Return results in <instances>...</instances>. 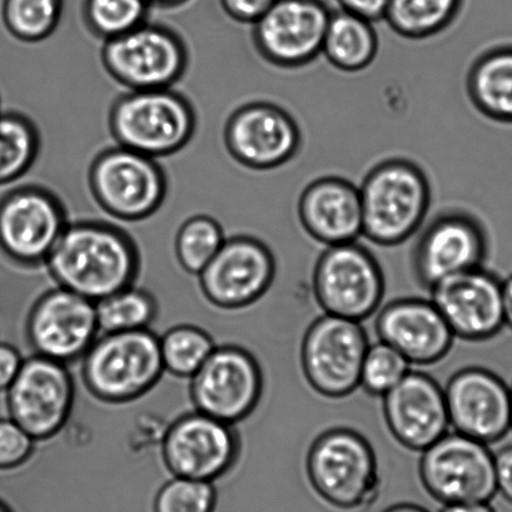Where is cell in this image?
<instances>
[{
	"instance_id": "6da1fadb",
	"label": "cell",
	"mask_w": 512,
	"mask_h": 512,
	"mask_svg": "<svg viewBox=\"0 0 512 512\" xmlns=\"http://www.w3.org/2000/svg\"><path fill=\"white\" fill-rule=\"evenodd\" d=\"M44 266L58 287L96 303L134 285L141 253L123 228L82 220L68 223Z\"/></svg>"
},
{
	"instance_id": "7a4b0ae2",
	"label": "cell",
	"mask_w": 512,
	"mask_h": 512,
	"mask_svg": "<svg viewBox=\"0 0 512 512\" xmlns=\"http://www.w3.org/2000/svg\"><path fill=\"white\" fill-rule=\"evenodd\" d=\"M360 190L362 236L382 247L409 241L429 213L432 191L424 169L406 158H389L366 173Z\"/></svg>"
},
{
	"instance_id": "3957f363",
	"label": "cell",
	"mask_w": 512,
	"mask_h": 512,
	"mask_svg": "<svg viewBox=\"0 0 512 512\" xmlns=\"http://www.w3.org/2000/svg\"><path fill=\"white\" fill-rule=\"evenodd\" d=\"M315 494L338 511L360 512L379 499V461L371 442L359 431L335 427L316 437L306 460Z\"/></svg>"
},
{
	"instance_id": "277c9868",
	"label": "cell",
	"mask_w": 512,
	"mask_h": 512,
	"mask_svg": "<svg viewBox=\"0 0 512 512\" xmlns=\"http://www.w3.org/2000/svg\"><path fill=\"white\" fill-rule=\"evenodd\" d=\"M108 126L117 146L159 159L190 144L197 113L190 99L173 88L128 91L114 99Z\"/></svg>"
},
{
	"instance_id": "5b68a950",
	"label": "cell",
	"mask_w": 512,
	"mask_h": 512,
	"mask_svg": "<svg viewBox=\"0 0 512 512\" xmlns=\"http://www.w3.org/2000/svg\"><path fill=\"white\" fill-rule=\"evenodd\" d=\"M89 394L106 404L142 399L164 375L159 336L149 330L99 333L81 360Z\"/></svg>"
},
{
	"instance_id": "8992f818",
	"label": "cell",
	"mask_w": 512,
	"mask_h": 512,
	"mask_svg": "<svg viewBox=\"0 0 512 512\" xmlns=\"http://www.w3.org/2000/svg\"><path fill=\"white\" fill-rule=\"evenodd\" d=\"M154 159L121 146L103 149L88 171L93 200L108 216L141 222L156 215L166 201V172Z\"/></svg>"
},
{
	"instance_id": "52a82bcc",
	"label": "cell",
	"mask_w": 512,
	"mask_h": 512,
	"mask_svg": "<svg viewBox=\"0 0 512 512\" xmlns=\"http://www.w3.org/2000/svg\"><path fill=\"white\" fill-rule=\"evenodd\" d=\"M101 62L108 76L128 91L173 88L190 66L185 39L161 23H143L103 42Z\"/></svg>"
},
{
	"instance_id": "ba28073f",
	"label": "cell",
	"mask_w": 512,
	"mask_h": 512,
	"mask_svg": "<svg viewBox=\"0 0 512 512\" xmlns=\"http://www.w3.org/2000/svg\"><path fill=\"white\" fill-rule=\"evenodd\" d=\"M312 290L327 315L364 322L380 310L384 272L369 248L357 241L328 246L313 270Z\"/></svg>"
},
{
	"instance_id": "9c48e42d",
	"label": "cell",
	"mask_w": 512,
	"mask_h": 512,
	"mask_svg": "<svg viewBox=\"0 0 512 512\" xmlns=\"http://www.w3.org/2000/svg\"><path fill=\"white\" fill-rule=\"evenodd\" d=\"M68 223L56 192L36 183L13 188L0 198V253L16 267L46 265Z\"/></svg>"
},
{
	"instance_id": "30bf717a",
	"label": "cell",
	"mask_w": 512,
	"mask_h": 512,
	"mask_svg": "<svg viewBox=\"0 0 512 512\" xmlns=\"http://www.w3.org/2000/svg\"><path fill=\"white\" fill-rule=\"evenodd\" d=\"M421 454V485L442 506L491 502L497 495L495 454L484 442L449 431Z\"/></svg>"
},
{
	"instance_id": "8fae6325",
	"label": "cell",
	"mask_w": 512,
	"mask_h": 512,
	"mask_svg": "<svg viewBox=\"0 0 512 512\" xmlns=\"http://www.w3.org/2000/svg\"><path fill=\"white\" fill-rule=\"evenodd\" d=\"M369 337L361 322L325 315L307 328L301 345L303 375L326 399H344L360 387Z\"/></svg>"
},
{
	"instance_id": "7c38bea8",
	"label": "cell",
	"mask_w": 512,
	"mask_h": 512,
	"mask_svg": "<svg viewBox=\"0 0 512 512\" xmlns=\"http://www.w3.org/2000/svg\"><path fill=\"white\" fill-rule=\"evenodd\" d=\"M76 402V384L68 366L32 355L24 357L6 392L8 416L37 442L56 437L68 424Z\"/></svg>"
},
{
	"instance_id": "4fadbf2b",
	"label": "cell",
	"mask_w": 512,
	"mask_h": 512,
	"mask_svg": "<svg viewBox=\"0 0 512 512\" xmlns=\"http://www.w3.org/2000/svg\"><path fill=\"white\" fill-rule=\"evenodd\" d=\"M263 374L250 351L236 345L216 346L190 379L193 410L235 426L260 404Z\"/></svg>"
},
{
	"instance_id": "5bb4252c",
	"label": "cell",
	"mask_w": 512,
	"mask_h": 512,
	"mask_svg": "<svg viewBox=\"0 0 512 512\" xmlns=\"http://www.w3.org/2000/svg\"><path fill=\"white\" fill-rule=\"evenodd\" d=\"M240 454L235 427L196 410L171 422L161 439L164 467L185 479L215 482L233 469Z\"/></svg>"
},
{
	"instance_id": "9a60e30c",
	"label": "cell",
	"mask_w": 512,
	"mask_h": 512,
	"mask_svg": "<svg viewBox=\"0 0 512 512\" xmlns=\"http://www.w3.org/2000/svg\"><path fill=\"white\" fill-rule=\"evenodd\" d=\"M99 333L96 303L58 286L34 302L24 323L33 355L67 366L82 360Z\"/></svg>"
},
{
	"instance_id": "2e32d148",
	"label": "cell",
	"mask_w": 512,
	"mask_h": 512,
	"mask_svg": "<svg viewBox=\"0 0 512 512\" xmlns=\"http://www.w3.org/2000/svg\"><path fill=\"white\" fill-rule=\"evenodd\" d=\"M331 14L325 0H277L253 24V46L273 67H306L322 54Z\"/></svg>"
},
{
	"instance_id": "e0dca14e",
	"label": "cell",
	"mask_w": 512,
	"mask_h": 512,
	"mask_svg": "<svg viewBox=\"0 0 512 512\" xmlns=\"http://www.w3.org/2000/svg\"><path fill=\"white\" fill-rule=\"evenodd\" d=\"M489 248V235L479 218L462 210L442 212L427 225L412 251L414 275L430 290L447 277L484 267Z\"/></svg>"
},
{
	"instance_id": "ac0fdd59",
	"label": "cell",
	"mask_w": 512,
	"mask_h": 512,
	"mask_svg": "<svg viewBox=\"0 0 512 512\" xmlns=\"http://www.w3.org/2000/svg\"><path fill=\"white\" fill-rule=\"evenodd\" d=\"M223 138L230 156L253 171L285 166L302 147V132L295 117L266 101L238 107L227 119Z\"/></svg>"
},
{
	"instance_id": "d6986e66",
	"label": "cell",
	"mask_w": 512,
	"mask_h": 512,
	"mask_svg": "<svg viewBox=\"0 0 512 512\" xmlns=\"http://www.w3.org/2000/svg\"><path fill=\"white\" fill-rule=\"evenodd\" d=\"M276 276L271 248L258 238H226L220 251L200 273L203 296L222 310H241L261 300Z\"/></svg>"
},
{
	"instance_id": "ffe728a7",
	"label": "cell",
	"mask_w": 512,
	"mask_h": 512,
	"mask_svg": "<svg viewBox=\"0 0 512 512\" xmlns=\"http://www.w3.org/2000/svg\"><path fill=\"white\" fill-rule=\"evenodd\" d=\"M450 429L496 444L511 431V391L495 372L471 366L452 375L444 389Z\"/></svg>"
},
{
	"instance_id": "44dd1931",
	"label": "cell",
	"mask_w": 512,
	"mask_h": 512,
	"mask_svg": "<svg viewBox=\"0 0 512 512\" xmlns=\"http://www.w3.org/2000/svg\"><path fill=\"white\" fill-rule=\"evenodd\" d=\"M430 292L455 338L487 341L505 327L502 280L484 267L447 277Z\"/></svg>"
},
{
	"instance_id": "7402d4cb",
	"label": "cell",
	"mask_w": 512,
	"mask_h": 512,
	"mask_svg": "<svg viewBox=\"0 0 512 512\" xmlns=\"http://www.w3.org/2000/svg\"><path fill=\"white\" fill-rule=\"evenodd\" d=\"M382 401L387 429L407 450L422 452L450 430L444 389L424 372H407Z\"/></svg>"
},
{
	"instance_id": "603a6c76",
	"label": "cell",
	"mask_w": 512,
	"mask_h": 512,
	"mask_svg": "<svg viewBox=\"0 0 512 512\" xmlns=\"http://www.w3.org/2000/svg\"><path fill=\"white\" fill-rule=\"evenodd\" d=\"M380 341L390 345L410 365L430 366L444 360L455 336L434 302L400 298L381 308L375 323Z\"/></svg>"
},
{
	"instance_id": "cb8c5ba5",
	"label": "cell",
	"mask_w": 512,
	"mask_h": 512,
	"mask_svg": "<svg viewBox=\"0 0 512 512\" xmlns=\"http://www.w3.org/2000/svg\"><path fill=\"white\" fill-rule=\"evenodd\" d=\"M297 210L303 230L326 247L355 242L362 236L360 190L344 177L312 181L302 191Z\"/></svg>"
},
{
	"instance_id": "d4e9b609",
	"label": "cell",
	"mask_w": 512,
	"mask_h": 512,
	"mask_svg": "<svg viewBox=\"0 0 512 512\" xmlns=\"http://www.w3.org/2000/svg\"><path fill=\"white\" fill-rule=\"evenodd\" d=\"M466 91L482 116L512 124V44L487 49L471 64Z\"/></svg>"
},
{
	"instance_id": "484cf974",
	"label": "cell",
	"mask_w": 512,
	"mask_h": 512,
	"mask_svg": "<svg viewBox=\"0 0 512 512\" xmlns=\"http://www.w3.org/2000/svg\"><path fill=\"white\" fill-rule=\"evenodd\" d=\"M379 37L374 23L345 11H332L323 39L322 54L338 71L357 73L374 63Z\"/></svg>"
},
{
	"instance_id": "4316f807",
	"label": "cell",
	"mask_w": 512,
	"mask_h": 512,
	"mask_svg": "<svg viewBox=\"0 0 512 512\" xmlns=\"http://www.w3.org/2000/svg\"><path fill=\"white\" fill-rule=\"evenodd\" d=\"M464 6L465 0H390L384 21L400 37L422 41L452 26Z\"/></svg>"
},
{
	"instance_id": "83f0119b",
	"label": "cell",
	"mask_w": 512,
	"mask_h": 512,
	"mask_svg": "<svg viewBox=\"0 0 512 512\" xmlns=\"http://www.w3.org/2000/svg\"><path fill=\"white\" fill-rule=\"evenodd\" d=\"M41 132L21 112H0V186L21 180L37 162Z\"/></svg>"
},
{
	"instance_id": "f1b7e54d",
	"label": "cell",
	"mask_w": 512,
	"mask_h": 512,
	"mask_svg": "<svg viewBox=\"0 0 512 512\" xmlns=\"http://www.w3.org/2000/svg\"><path fill=\"white\" fill-rule=\"evenodd\" d=\"M158 302L151 292L129 286L96 302L99 332L149 330L158 316Z\"/></svg>"
},
{
	"instance_id": "f546056e",
	"label": "cell",
	"mask_w": 512,
	"mask_h": 512,
	"mask_svg": "<svg viewBox=\"0 0 512 512\" xmlns=\"http://www.w3.org/2000/svg\"><path fill=\"white\" fill-rule=\"evenodd\" d=\"M213 337L203 328L178 325L159 336L164 372L190 380L216 349Z\"/></svg>"
},
{
	"instance_id": "4dcf8cb0",
	"label": "cell",
	"mask_w": 512,
	"mask_h": 512,
	"mask_svg": "<svg viewBox=\"0 0 512 512\" xmlns=\"http://www.w3.org/2000/svg\"><path fill=\"white\" fill-rule=\"evenodd\" d=\"M148 0H83L82 19L93 37L107 42L149 21Z\"/></svg>"
},
{
	"instance_id": "1f68e13d",
	"label": "cell",
	"mask_w": 512,
	"mask_h": 512,
	"mask_svg": "<svg viewBox=\"0 0 512 512\" xmlns=\"http://www.w3.org/2000/svg\"><path fill=\"white\" fill-rule=\"evenodd\" d=\"M63 9L64 0H3L2 17L18 41L39 43L57 31Z\"/></svg>"
},
{
	"instance_id": "d6a6232c",
	"label": "cell",
	"mask_w": 512,
	"mask_h": 512,
	"mask_svg": "<svg viewBox=\"0 0 512 512\" xmlns=\"http://www.w3.org/2000/svg\"><path fill=\"white\" fill-rule=\"evenodd\" d=\"M225 241V232L215 218L207 215L188 218L177 232V261L183 271L200 276Z\"/></svg>"
},
{
	"instance_id": "836d02e7",
	"label": "cell",
	"mask_w": 512,
	"mask_h": 512,
	"mask_svg": "<svg viewBox=\"0 0 512 512\" xmlns=\"http://www.w3.org/2000/svg\"><path fill=\"white\" fill-rule=\"evenodd\" d=\"M409 371V361L390 345L379 341L369 345L366 351L361 367L360 387L366 394L382 399Z\"/></svg>"
},
{
	"instance_id": "e575fe53",
	"label": "cell",
	"mask_w": 512,
	"mask_h": 512,
	"mask_svg": "<svg viewBox=\"0 0 512 512\" xmlns=\"http://www.w3.org/2000/svg\"><path fill=\"white\" fill-rule=\"evenodd\" d=\"M217 491L213 482L172 476L154 499V512H215Z\"/></svg>"
},
{
	"instance_id": "d590c367",
	"label": "cell",
	"mask_w": 512,
	"mask_h": 512,
	"mask_svg": "<svg viewBox=\"0 0 512 512\" xmlns=\"http://www.w3.org/2000/svg\"><path fill=\"white\" fill-rule=\"evenodd\" d=\"M37 441L9 416L0 417V471H18L36 450Z\"/></svg>"
},
{
	"instance_id": "8d00e7d4",
	"label": "cell",
	"mask_w": 512,
	"mask_h": 512,
	"mask_svg": "<svg viewBox=\"0 0 512 512\" xmlns=\"http://www.w3.org/2000/svg\"><path fill=\"white\" fill-rule=\"evenodd\" d=\"M277 0H220L222 11L232 21L255 24L270 11Z\"/></svg>"
},
{
	"instance_id": "74e56055",
	"label": "cell",
	"mask_w": 512,
	"mask_h": 512,
	"mask_svg": "<svg viewBox=\"0 0 512 512\" xmlns=\"http://www.w3.org/2000/svg\"><path fill=\"white\" fill-rule=\"evenodd\" d=\"M23 361L24 356L17 345L0 341V394H6L16 380Z\"/></svg>"
},
{
	"instance_id": "f35d334b",
	"label": "cell",
	"mask_w": 512,
	"mask_h": 512,
	"mask_svg": "<svg viewBox=\"0 0 512 512\" xmlns=\"http://www.w3.org/2000/svg\"><path fill=\"white\" fill-rule=\"evenodd\" d=\"M495 477L497 494L512 506V445L496 452Z\"/></svg>"
},
{
	"instance_id": "ab89813d",
	"label": "cell",
	"mask_w": 512,
	"mask_h": 512,
	"mask_svg": "<svg viewBox=\"0 0 512 512\" xmlns=\"http://www.w3.org/2000/svg\"><path fill=\"white\" fill-rule=\"evenodd\" d=\"M341 11L372 23L384 21L390 0H336Z\"/></svg>"
},
{
	"instance_id": "60d3db41",
	"label": "cell",
	"mask_w": 512,
	"mask_h": 512,
	"mask_svg": "<svg viewBox=\"0 0 512 512\" xmlns=\"http://www.w3.org/2000/svg\"><path fill=\"white\" fill-rule=\"evenodd\" d=\"M502 307H504L505 327L512 331V275L502 281Z\"/></svg>"
},
{
	"instance_id": "b9f144b4",
	"label": "cell",
	"mask_w": 512,
	"mask_h": 512,
	"mask_svg": "<svg viewBox=\"0 0 512 512\" xmlns=\"http://www.w3.org/2000/svg\"><path fill=\"white\" fill-rule=\"evenodd\" d=\"M439 512H496L490 502H471V504L445 505Z\"/></svg>"
},
{
	"instance_id": "7bdbcfd3",
	"label": "cell",
	"mask_w": 512,
	"mask_h": 512,
	"mask_svg": "<svg viewBox=\"0 0 512 512\" xmlns=\"http://www.w3.org/2000/svg\"><path fill=\"white\" fill-rule=\"evenodd\" d=\"M190 0H148L152 8L164 9V11H171L185 6Z\"/></svg>"
},
{
	"instance_id": "ee69618b",
	"label": "cell",
	"mask_w": 512,
	"mask_h": 512,
	"mask_svg": "<svg viewBox=\"0 0 512 512\" xmlns=\"http://www.w3.org/2000/svg\"><path fill=\"white\" fill-rule=\"evenodd\" d=\"M382 512H430L420 505L411 504V502H400V504L387 507Z\"/></svg>"
},
{
	"instance_id": "f6af8a7d",
	"label": "cell",
	"mask_w": 512,
	"mask_h": 512,
	"mask_svg": "<svg viewBox=\"0 0 512 512\" xmlns=\"http://www.w3.org/2000/svg\"><path fill=\"white\" fill-rule=\"evenodd\" d=\"M0 512H14L11 505L0 496Z\"/></svg>"
},
{
	"instance_id": "bcb514c9",
	"label": "cell",
	"mask_w": 512,
	"mask_h": 512,
	"mask_svg": "<svg viewBox=\"0 0 512 512\" xmlns=\"http://www.w3.org/2000/svg\"><path fill=\"white\" fill-rule=\"evenodd\" d=\"M511 391V431H512V386L510 387Z\"/></svg>"
}]
</instances>
